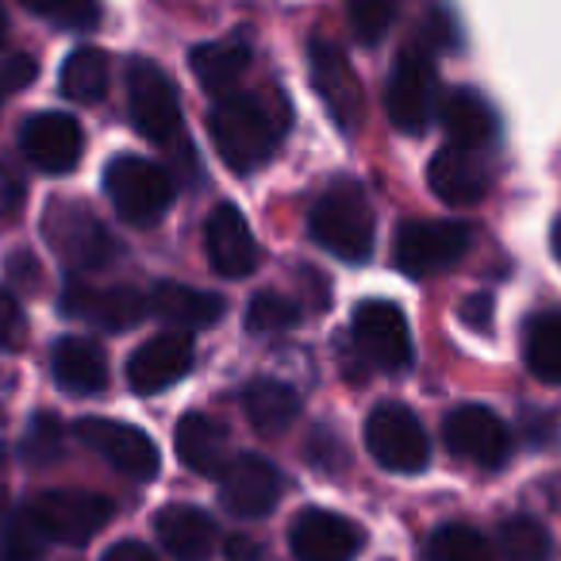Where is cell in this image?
Instances as JSON below:
<instances>
[{
	"label": "cell",
	"instance_id": "obj_35",
	"mask_svg": "<svg viewBox=\"0 0 561 561\" xmlns=\"http://www.w3.org/2000/svg\"><path fill=\"white\" fill-rule=\"evenodd\" d=\"M300 323V308L280 293H257L247 308V328L254 335H280V331H293Z\"/></svg>",
	"mask_w": 561,
	"mask_h": 561
},
{
	"label": "cell",
	"instance_id": "obj_28",
	"mask_svg": "<svg viewBox=\"0 0 561 561\" xmlns=\"http://www.w3.org/2000/svg\"><path fill=\"white\" fill-rule=\"evenodd\" d=\"M112 81L108 55L96 47H78L62 62V96L73 104H96L104 101Z\"/></svg>",
	"mask_w": 561,
	"mask_h": 561
},
{
	"label": "cell",
	"instance_id": "obj_6",
	"mask_svg": "<svg viewBox=\"0 0 561 561\" xmlns=\"http://www.w3.org/2000/svg\"><path fill=\"white\" fill-rule=\"evenodd\" d=\"M127 112H131L135 131L158 147H178L185 139L178 89L165 78L162 66L147 62V58H135L127 70Z\"/></svg>",
	"mask_w": 561,
	"mask_h": 561
},
{
	"label": "cell",
	"instance_id": "obj_17",
	"mask_svg": "<svg viewBox=\"0 0 561 561\" xmlns=\"http://www.w3.org/2000/svg\"><path fill=\"white\" fill-rule=\"evenodd\" d=\"M62 312L70 320H85L101 331H131L142 316L150 312L147 297H139L127 285H85V280H70L62 293Z\"/></svg>",
	"mask_w": 561,
	"mask_h": 561
},
{
	"label": "cell",
	"instance_id": "obj_8",
	"mask_svg": "<svg viewBox=\"0 0 561 561\" xmlns=\"http://www.w3.org/2000/svg\"><path fill=\"white\" fill-rule=\"evenodd\" d=\"M366 450L389 473H423L431 461V443L423 423L404 404H377L366 420Z\"/></svg>",
	"mask_w": 561,
	"mask_h": 561
},
{
	"label": "cell",
	"instance_id": "obj_1",
	"mask_svg": "<svg viewBox=\"0 0 561 561\" xmlns=\"http://www.w3.org/2000/svg\"><path fill=\"white\" fill-rule=\"evenodd\" d=\"M208 127L219 158L234 173H254L277 154L280 135H285V112H273L262 96L234 89L216 101Z\"/></svg>",
	"mask_w": 561,
	"mask_h": 561
},
{
	"label": "cell",
	"instance_id": "obj_34",
	"mask_svg": "<svg viewBox=\"0 0 561 561\" xmlns=\"http://www.w3.org/2000/svg\"><path fill=\"white\" fill-rule=\"evenodd\" d=\"M397 0H351L346 4V20H351V32L358 43L377 47L385 35L397 24Z\"/></svg>",
	"mask_w": 561,
	"mask_h": 561
},
{
	"label": "cell",
	"instance_id": "obj_45",
	"mask_svg": "<svg viewBox=\"0 0 561 561\" xmlns=\"http://www.w3.org/2000/svg\"><path fill=\"white\" fill-rule=\"evenodd\" d=\"M4 35H9V16H4V0H0V47H4Z\"/></svg>",
	"mask_w": 561,
	"mask_h": 561
},
{
	"label": "cell",
	"instance_id": "obj_10",
	"mask_svg": "<svg viewBox=\"0 0 561 561\" xmlns=\"http://www.w3.org/2000/svg\"><path fill=\"white\" fill-rule=\"evenodd\" d=\"M32 512L50 542L85 546L89 538L108 527L116 507H112L108 496H96V492L85 489H50L35 496Z\"/></svg>",
	"mask_w": 561,
	"mask_h": 561
},
{
	"label": "cell",
	"instance_id": "obj_46",
	"mask_svg": "<svg viewBox=\"0 0 561 561\" xmlns=\"http://www.w3.org/2000/svg\"><path fill=\"white\" fill-rule=\"evenodd\" d=\"M4 96H9V93H4V89H0V101H4Z\"/></svg>",
	"mask_w": 561,
	"mask_h": 561
},
{
	"label": "cell",
	"instance_id": "obj_27",
	"mask_svg": "<svg viewBox=\"0 0 561 561\" xmlns=\"http://www.w3.org/2000/svg\"><path fill=\"white\" fill-rule=\"evenodd\" d=\"M242 408H247V420L257 435H280L289 431L300 415V397L297 389H289L285 381H273V377H257L242 392Z\"/></svg>",
	"mask_w": 561,
	"mask_h": 561
},
{
	"label": "cell",
	"instance_id": "obj_41",
	"mask_svg": "<svg viewBox=\"0 0 561 561\" xmlns=\"http://www.w3.org/2000/svg\"><path fill=\"white\" fill-rule=\"evenodd\" d=\"M101 561H158L142 542H116Z\"/></svg>",
	"mask_w": 561,
	"mask_h": 561
},
{
	"label": "cell",
	"instance_id": "obj_25",
	"mask_svg": "<svg viewBox=\"0 0 561 561\" xmlns=\"http://www.w3.org/2000/svg\"><path fill=\"white\" fill-rule=\"evenodd\" d=\"M250 58H254L250 55V43L242 39V35H227V39H216V43H201V47L188 55V66H193L204 93L227 96L247 78Z\"/></svg>",
	"mask_w": 561,
	"mask_h": 561
},
{
	"label": "cell",
	"instance_id": "obj_44",
	"mask_svg": "<svg viewBox=\"0 0 561 561\" xmlns=\"http://www.w3.org/2000/svg\"><path fill=\"white\" fill-rule=\"evenodd\" d=\"M550 247H553V257L561 262V224H553V234H550Z\"/></svg>",
	"mask_w": 561,
	"mask_h": 561
},
{
	"label": "cell",
	"instance_id": "obj_31",
	"mask_svg": "<svg viewBox=\"0 0 561 561\" xmlns=\"http://www.w3.org/2000/svg\"><path fill=\"white\" fill-rule=\"evenodd\" d=\"M47 542V530L39 527L32 507H16L0 523V561H39Z\"/></svg>",
	"mask_w": 561,
	"mask_h": 561
},
{
	"label": "cell",
	"instance_id": "obj_5",
	"mask_svg": "<svg viewBox=\"0 0 561 561\" xmlns=\"http://www.w3.org/2000/svg\"><path fill=\"white\" fill-rule=\"evenodd\" d=\"M43 239L78 273L104 270L119 254V242L112 239L108 227L78 201H55L43 211Z\"/></svg>",
	"mask_w": 561,
	"mask_h": 561
},
{
	"label": "cell",
	"instance_id": "obj_11",
	"mask_svg": "<svg viewBox=\"0 0 561 561\" xmlns=\"http://www.w3.org/2000/svg\"><path fill=\"white\" fill-rule=\"evenodd\" d=\"M308 70H312V85L320 93L328 116L343 127L346 135L358 131L362 112H366V96H362L358 73H354L351 58L328 39L308 43Z\"/></svg>",
	"mask_w": 561,
	"mask_h": 561
},
{
	"label": "cell",
	"instance_id": "obj_36",
	"mask_svg": "<svg viewBox=\"0 0 561 561\" xmlns=\"http://www.w3.org/2000/svg\"><path fill=\"white\" fill-rule=\"evenodd\" d=\"M27 466L47 469L62 458V423L55 420L50 412H39L24 431V446H20Z\"/></svg>",
	"mask_w": 561,
	"mask_h": 561
},
{
	"label": "cell",
	"instance_id": "obj_24",
	"mask_svg": "<svg viewBox=\"0 0 561 561\" xmlns=\"http://www.w3.org/2000/svg\"><path fill=\"white\" fill-rule=\"evenodd\" d=\"M154 530L162 546L178 561H208L216 550V523L193 504H170L154 515Z\"/></svg>",
	"mask_w": 561,
	"mask_h": 561
},
{
	"label": "cell",
	"instance_id": "obj_14",
	"mask_svg": "<svg viewBox=\"0 0 561 561\" xmlns=\"http://www.w3.org/2000/svg\"><path fill=\"white\" fill-rule=\"evenodd\" d=\"M280 492H285V477L273 461L257 458V454H242L219 477V504L239 519H262L277 507Z\"/></svg>",
	"mask_w": 561,
	"mask_h": 561
},
{
	"label": "cell",
	"instance_id": "obj_16",
	"mask_svg": "<svg viewBox=\"0 0 561 561\" xmlns=\"http://www.w3.org/2000/svg\"><path fill=\"white\" fill-rule=\"evenodd\" d=\"M289 550L297 561H354L362 550V530L346 515L308 507L293 519Z\"/></svg>",
	"mask_w": 561,
	"mask_h": 561
},
{
	"label": "cell",
	"instance_id": "obj_26",
	"mask_svg": "<svg viewBox=\"0 0 561 561\" xmlns=\"http://www.w3.org/2000/svg\"><path fill=\"white\" fill-rule=\"evenodd\" d=\"M147 305L158 320H165L178 331L211 328V323L224 316V300H219L216 293L193 289V285H181V280H158Z\"/></svg>",
	"mask_w": 561,
	"mask_h": 561
},
{
	"label": "cell",
	"instance_id": "obj_30",
	"mask_svg": "<svg viewBox=\"0 0 561 561\" xmlns=\"http://www.w3.org/2000/svg\"><path fill=\"white\" fill-rule=\"evenodd\" d=\"M427 561H496V550L469 523H446L427 538Z\"/></svg>",
	"mask_w": 561,
	"mask_h": 561
},
{
	"label": "cell",
	"instance_id": "obj_43",
	"mask_svg": "<svg viewBox=\"0 0 561 561\" xmlns=\"http://www.w3.org/2000/svg\"><path fill=\"white\" fill-rule=\"evenodd\" d=\"M4 504H9V454L0 446V512H4Z\"/></svg>",
	"mask_w": 561,
	"mask_h": 561
},
{
	"label": "cell",
	"instance_id": "obj_23",
	"mask_svg": "<svg viewBox=\"0 0 561 561\" xmlns=\"http://www.w3.org/2000/svg\"><path fill=\"white\" fill-rule=\"evenodd\" d=\"M173 443H178V458L201 477H224V469L234 461L227 427L204 412H188L185 420L178 423Z\"/></svg>",
	"mask_w": 561,
	"mask_h": 561
},
{
	"label": "cell",
	"instance_id": "obj_7",
	"mask_svg": "<svg viewBox=\"0 0 561 561\" xmlns=\"http://www.w3.org/2000/svg\"><path fill=\"white\" fill-rule=\"evenodd\" d=\"M473 231L458 219H412L397 234V265L408 277H435L466 257Z\"/></svg>",
	"mask_w": 561,
	"mask_h": 561
},
{
	"label": "cell",
	"instance_id": "obj_22",
	"mask_svg": "<svg viewBox=\"0 0 561 561\" xmlns=\"http://www.w3.org/2000/svg\"><path fill=\"white\" fill-rule=\"evenodd\" d=\"M438 119H443V131L450 135L454 147L484 150L500 135L496 112L477 89H450L438 104Z\"/></svg>",
	"mask_w": 561,
	"mask_h": 561
},
{
	"label": "cell",
	"instance_id": "obj_42",
	"mask_svg": "<svg viewBox=\"0 0 561 561\" xmlns=\"http://www.w3.org/2000/svg\"><path fill=\"white\" fill-rule=\"evenodd\" d=\"M12 392H16V377H12L9 369H0V412H4V408H9Z\"/></svg>",
	"mask_w": 561,
	"mask_h": 561
},
{
	"label": "cell",
	"instance_id": "obj_39",
	"mask_svg": "<svg viewBox=\"0 0 561 561\" xmlns=\"http://www.w3.org/2000/svg\"><path fill=\"white\" fill-rule=\"evenodd\" d=\"M20 204H24V185L16 181V173H9L0 165V219L16 216Z\"/></svg>",
	"mask_w": 561,
	"mask_h": 561
},
{
	"label": "cell",
	"instance_id": "obj_37",
	"mask_svg": "<svg viewBox=\"0 0 561 561\" xmlns=\"http://www.w3.org/2000/svg\"><path fill=\"white\" fill-rule=\"evenodd\" d=\"M27 339V320L20 312L16 297L0 289V351H20Z\"/></svg>",
	"mask_w": 561,
	"mask_h": 561
},
{
	"label": "cell",
	"instance_id": "obj_40",
	"mask_svg": "<svg viewBox=\"0 0 561 561\" xmlns=\"http://www.w3.org/2000/svg\"><path fill=\"white\" fill-rule=\"evenodd\" d=\"M461 316H466V323H469V328H477V331H489L492 297H489V293H481V297L466 300V305H461Z\"/></svg>",
	"mask_w": 561,
	"mask_h": 561
},
{
	"label": "cell",
	"instance_id": "obj_32",
	"mask_svg": "<svg viewBox=\"0 0 561 561\" xmlns=\"http://www.w3.org/2000/svg\"><path fill=\"white\" fill-rule=\"evenodd\" d=\"M496 550L504 553V561H542L550 553V535L530 515H512L500 523Z\"/></svg>",
	"mask_w": 561,
	"mask_h": 561
},
{
	"label": "cell",
	"instance_id": "obj_15",
	"mask_svg": "<svg viewBox=\"0 0 561 561\" xmlns=\"http://www.w3.org/2000/svg\"><path fill=\"white\" fill-rule=\"evenodd\" d=\"M193 369V339L188 331H162V335L147 339L139 351L127 358V385L139 397H154L181 381Z\"/></svg>",
	"mask_w": 561,
	"mask_h": 561
},
{
	"label": "cell",
	"instance_id": "obj_13",
	"mask_svg": "<svg viewBox=\"0 0 561 561\" xmlns=\"http://www.w3.org/2000/svg\"><path fill=\"white\" fill-rule=\"evenodd\" d=\"M73 435L89 446L93 454H101L112 469H119L131 481H150L158 473V446L150 443V435H142L131 423L116 420H81L73 427Z\"/></svg>",
	"mask_w": 561,
	"mask_h": 561
},
{
	"label": "cell",
	"instance_id": "obj_9",
	"mask_svg": "<svg viewBox=\"0 0 561 561\" xmlns=\"http://www.w3.org/2000/svg\"><path fill=\"white\" fill-rule=\"evenodd\" d=\"M351 339L358 358L381 374H404L412 366V331L404 312L389 300H366L354 308Z\"/></svg>",
	"mask_w": 561,
	"mask_h": 561
},
{
	"label": "cell",
	"instance_id": "obj_21",
	"mask_svg": "<svg viewBox=\"0 0 561 561\" xmlns=\"http://www.w3.org/2000/svg\"><path fill=\"white\" fill-rule=\"evenodd\" d=\"M50 374H55L58 389L70 397H96L108 381V358L93 339L66 335L50 346Z\"/></svg>",
	"mask_w": 561,
	"mask_h": 561
},
{
	"label": "cell",
	"instance_id": "obj_4",
	"mask_svg": "<svg viewBox=\"0 0 561 561\" xmlns=\"http://www.w3.org/2000/svg\"><path fill=\"white\" fill-rule=\"evenodd\" d=\"M104 193H108L112 208L119 211V219L131 227L158 224L178 201V185H173L170 170L139 154L112 158L104 170Z\"/></svg>",
	"mask_w": 561,
	"mask_h": 561
},
{
	"label": "cell",
	"instance_id": "obj_19",
	"mask_svg": "<svg viewBox=\"0 0 561 561\" xmlns=\"http://www.w3.org/2000/svg\"><path fill=\"white\" fill-rule=\"evenodd\" d=\"M427 185L443 204L469 208V204H477V201H484V196H489L492 173H489V165H484L481 150L454 147V142H446V147L431 158Z\"/></svg>",
	"mask_w": 561,
	"mask_h": 561
},
{
	"label": "cell",
	"instance_id": "obj_2",
	"mask_svg": "<svg viewBox=\"0 0 561 561\" xmlns=\"http://www.w3.org/2000/svg\"><path fill=\"white\" fill-rule=\"evenodd\" d=\"M308 231L328 254L343 257V262L358 265L374 254V208L369 196L358 181H335L320 201L312 204L308 216Z\"/></svg>",
	"mask_w": 561,
	"mask_h": 561
},
{
	"label": "cell",
	"instance_id": "obj_20",
	"mask_svg": "<svg viewBox=\"0 0 561 561\" xmlns=\"http://www.w3.org/2000/svg\"><path fill=\"white\" fill-rule=\"evenodd\" d=\"M204 247H208V262L219 277L239 280L257 270V239H254V231H250L247 216H242L234 204H219L208 216Z\"/></svg>",
	"mask_w": 561,
	"mask_h": 561
},
{
	"label": "cell",
	"instance_id": "obj_3",
	"mask_svg": "<svg viewBox=\"0 0 561 561\" xmlns=\"http://www.w3.org/2000/svg\"><path fill=\"white\" fill-rule=\"evenodd\" d=\"M438 70H435V47L431 43H408L392 66L389 89H385V112L392 127L404 135H423L431 119L438 116Z\"/></svg>",
	"mask_w": 561,
	"mask_h": 561
},
{
	"label": "cell",
	"instance_id": "obj_18",
	"mask_svg": "<svg viewBox=\"0 0 561 561\" xmlns=\"http://www.w3.org/2000/svg\"><path fill=\"white\" fill-rule=\"evenodd\" d=\"M20 147H24L27 162L43 173H70L81 162L85 150V135L81 124L66 112H35L24 127H20Z\"/></svg>",
	"mask_w": 561,
	"mask_h": 561
},
{
	"label": "cell",
	"instance_id": "obj_38",
	"mask_svg": "<svg viewBox=\"0 0 561 561\" xmlns=\"http://www.w3.org/2000/svg\"><path fill=\"white\" fill-rule=\"evenodd\" d=\"M35 81V62L27 55H12L0 62V89L4 93H20Z\"/></svg>",
	"mask_w": 561,
	"mask_h": 561
},
{
	"label": "cell",
	"instance_id": "obj_33",
	"mask_svg": "<svg viewBox=\"0 0 561 561\" xmlns=\"http://www.w3.org/2000/svg\"><path fill=\"white\" fill-rule=\"evenodd\" d=\"M32 16L62 27V32H89L101 24V4L96 0H20Z\"/></svg>",
	"mask_w": 561,
	"mask_h": 561
},
{
	"label": "cell",
	"instance_id": "obj_29",
	"mask_svg": "<svg viewBox=\"0 0 561 561\" xmlns=\"http://www.w3.org/2000/svg\"><path fill=\"white\" fill-rule=\"evenodd\" d=\"M523 358L538 381L561 385V312H542L527 323Z\"/></svg>",
	"mask_w": 561,
	"mask_h": 561
},
{
	"label": "cell",
	"instance_id": "obj_12",
	"mask_svg": "<svg viewBox=\"0 0 561 561\" xmlns=\"http://www.w3.org/2000/svg\"><path fill=\"white\" fill-rule=\"evenodd\" d=\"M443 438L450 446V454H458L461 461H473L481 469H500L512 458V431L496 412L481 404H461L446 415Z\"/></svg>",
	"mask_w": 561,
	"mask_h": 561
}]
</instances>
